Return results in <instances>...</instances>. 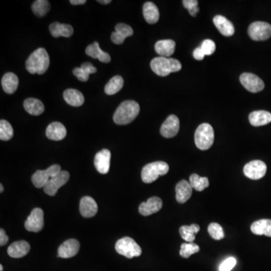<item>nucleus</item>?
Instances as JSON below:
<instances>
[{
  "instance_id": "obj_1",
  "label": "nucleus",
  "mask_w": 271,
  "mask_h": 271,
  "mask_svg": "<svg viewBox=\"0 0 271 271\" xmlns=\"http://www.w3.org/2000/svg\"><path fill=\"white\" fill-rule=\"evenodd\" d=\"M50 65V58L47 50L39 47L30 55L26 62V68L31 74L42 75Z\"/></svg>"
},
{
  "instance_id": "obj_2",
  "label": "nucleus",
  "mask_w": 271,
  "mask_h": 271,
  "mask_svg": "<svg viewBox=\"0 0 271 271\" xmlns=\"http://www.w3.org/2000/svg\"><path fill=\"white\" fill-rule=\"evenodd\" d=\"M139 110V105L136 101H124L116 110L113 116V120L116 125H128L137 117Z\"/></svg>"
},
{
  "instance_id": "obj_3",
  "label": "nucleus",
  "mask_w": 271,
  "mask_h": 271,
  "mask_svg": "<svg viewBox=\"0 0 271 271\" xmlns=\"http://www.w3.org/2000/svg\"><path fill=\"white\" fill-rule=\"evenodd\" d=\"M151 69L159 76H168L172 73L180 71L182 64L178 60L174 58L159 57L151 61Z\"/></svg>"
},
{
  "instance_id": "obj_4",
  "label": "nucleus",
  "mask_w": 271,
  "mask_h": 271,
  "mask_svg": "<svg viewBox=\"0 0 271 271\" xmlns=\"http://www.w3.org/2000/svg\"><path fill=\"white\" fill-rule=\"evenodd\" d=\"M169 171V165L164 161H156L145 165L141 173L142 180L145 183H151L160 176L166 175Z\"/></svg>"
},
{
  "instance_id": "obj_5",
  "label": "nucleus",
  "mask_w": 271,
  "mask_h": 271,
  "mask_svg": "<svg viewBox=\"0 0 271 271\" xmlns=\"http://www.w3.org/2000/svg\"><path fill=\"white\" fill-rule=\"evenodd\" d=\"M194 141L196 146L199 149L204 151L211 148L214 142V131L212 127L207 123L201 124L196 130Z\"/></svg>"
},
{
  "instance_id": "obj_6",
  "label": "nucleus",
  "mask_w": 271,
  "mask_h": 271,
  "mask_svg": "<svg viewBox=\"0 0 271 271\" xmlns=\"http://www.w3.org/2000/svg\"><path fill=\"white\" fill-rule=\"evenodd\" d=\"M116 250L118 253L128 258L138 257L142 254V249L131 237H123L118 240L116 244Z\"/></svg>"
},
{
  "instance_id": "obj_7",
  "label": "nucleus",
  "mask_w": 271,
  "mask_h": 271,
  "mask_svg": "<svg viewBox=\"0 0 271 271\" xmlns=\"http://www.w3.org/2000/svg\"><path fill=\"white\" fill-rule=\"evenodd\" d=\"M249 37L254 41H264L271 37V25L267 22L256 21L248 29Z\"/></svg>"
},
{
  "instance_id": "obj_8",
  "label": "nucleus",
  "mask_w": 271,
  "mask_h": 271,
  "mask_svg": "<svg viewBox=\"0 0 271 271\" xmlns=\"http://www.w3.org/2000/svg\"><path fill=\"white\" fill-rule=\"evenodd\" d=\"M61 171V166L58 165H52L45 171H37L32 177V182L36 188H44L46 183Z\"/></svg>"
},
{
  "instance_id": "obj_9",
  "label": "nucleus",
  "mask_w": 271,
  "mask_h": 271,
  "mask_svg": "<svg viewBox=\"0 0 271 271\" xmlns=\"http://www.w3.org/2000/svg\"><path fill=\"white\" fill-rule=\"evenodd\" d=\"M267 172V165L264 162L259 160H252L243 168L245 176L249 179L258 180L263 178Z\"/></svg>"
},
{
  "instance_id": "obj_10",
  "label": "nucleus",
  "mask_w": 271,
  "mask_h": 271,
  "mask_svg": "<svg viewBox=\"0 0 271 271\" xmlns=\"http://www.w3.org/2000/svg\"><path fill=\"white\" fill-rule=\"evenodd\" d=\"M70 174L67 171H61L58 175L52 177L44 186V191L47 195L55 196L61 187L64 186L69 180Z\"/></svg>"
},
{
  "instance_id": "obj_11",
  "label": "nucleus",
  "mask_w": 271,
  "mask_h": 271,
  "mask_svg": "<svg viewBox=\"0 0 271 271\" xmlns=\"http://www.w3.org/2000/svg\"><path fill=\"white\" fill-rule=\"evenodd\" d=\"M240 80L242 85L251 93H258L264 90V82L252 73H243L240 76Z\"/></svg>"
},
{
  "instance_id": "obj_12",
  "label": "nucleus",
  "mask_w": 271,
  "mask_h": 271,
  "mask_svg": "<svg viewBox=\"0 0 271 271\" xmlns=\"http://www.w3.org/2000/svg\"><path fill=\"white\" fill-rule=\"evenodd\" d=\"M44 227V212L40 208L33 209L25 222V228L30 232H39Z\"/></svg>"
},
{
  "instance_id": "obj_13",
  "label": "nucleus",
  "mask_w": 271,
  "mask_h": 271,
  "mask_svg": "<svg viewBox=\"0 0 271 271\" xmlns=\"http://www.w3.org/2000/svg\"><path fill=\"white\" fill-rule=\"evenodd\" d=\"M180 131V120L177 116L171 115L166 119L161 128L160 134L165 138H172L177 135Z\"/></svg>"
},
{
  "instance_id": "obj_14",
  "label": "nucleus",
  "mask_w": 271,
  "mask_h": 271,
  "mask_svg": "<svg viewBox=\"0 0 271 271\" xmlns=\"http://www.w3.org/2000/svg\"><path fill=\"white\" fill-rule=\"evenodd\" d=\"M110 160L111 152L110 150L102 149L96 153L94 157V165L99 174H108L110 168Z\"/></svg>"
},
{
  "instance_id": "obj_15",
  "label": "nucleus",
  "mask_w": 271,
  "mask_h": 271,
  "mask_svg": "<svg viewBox=\"0 0 271 271\" xmlns=\"http://www.w3.org/2000/svg\"><path fill=\"white\" fill-rule=\"evenodd\" d=\"M163 203L161 199L157 197H150L146 202L139 205V212L144 216L152 215L161 209Z\"/></svg>"
},
{
  "instance_id": "obj_16",
  "label": "nucleus",
  "mask_w": 271,
  "mask_h": 271,
  "mask_svg": "<svg viewBox=\"0 0 271 271\" xmlns=\"http://www.w3.org/2000/svg\"><path fill=\"white\" fill-rule=\"evenodd\" d=\"M80 248V244L78 240L70 239L64 242L58 249V256L62 258H73L77 255Z\"/></svg>"
},
{
  "instance_id": "obj_17",
  "label": "nucleus",
  "mask_w": 271,
  "mask_h": 271,
  "mask_svg": "<svg viewBox=\"0 0 271 271\" xmlns=\"http://www.w3.org/2000/svg\"><path fill=\"white\" fill-rule=\"evenodd\" d=\"M30 246L27 241L15 242L12 243L8 249V254L9 256L14 258H23L30 252Z\"/></svg>"
},
{
  "instance_id": "obj_18",
  "label": "nucleus",
  "mask_w": 271,
  "mask_h": 271,
  "mask_svg": "<svg viewBox=\"0 0 271 271\" xmlns=\"http://www.w3.org/2000/svg\"><path fill=\"white\" fill-rule=\"evenodd\" d=\"M80 213L85 218H91L96 215L98 211V206L96 201L92 197H84L80 201Z\"/></svg>"
},
{
  "instance_id": "obj_19",
  "label": "nucleus",
  "mask_w": 271,
  "mask_h": 271,
  "mask_svg": "<svg viewBox=\"0 0 271 271\" xmlns=\"http://www.w3.org/2000/svg\"><path fill=\"white\" fill-rule=\"evenodd\" d=\"M46 136L51 140H62L67 136V129L61 122H53L47 126Z\"/></svg>"
},
{
  "instance_id": "obj_20",
  "label": "nucleus",
  "mask_w": 271,
  "mask_h": 271,
  "mask_svg": "<svg viewBox=\"0 0 271 271\" xmlns=\"http://www.w3.org/2000/svg\"><path fill=\"white\" fill-rule=\"evenodd\" d=\"M192 187L186 180H182L176 186V198L180 203L189 200L192 194Z\"/></svg>"
},
{
  "instance_id": "obj_21",
  "label": "nucleus",
  "mask_w": 271,
  "mask_h": 271,
  "mask_svg": "<svg viewBox=\"0 0 271 271\" xmlns=\"http://www.w3.org/2000/svg\"><path fill=\"white\" fill-rule=\"evenodd\" d=\"M213 23L219 31L225 36H231L234 33L232 23L223 15H216L213 18Z\"/></svg>"
},
{
  "instance_id": "obj_22",
  "label": "nucleus",
  "mask_w": 271,
  "mask_h": 271,
  "mask_svg": "<svg viewBox=\"0 0 271 271\" xmlns=\"http://www.w3.org/2000/svg\"><path fill=\"white\" fill-rule=\"evenodd\" d=\"M249 122L254 127L264 126L271 122V114L264 110L254 111L249 114Z\"/></svg>"
},
{
  "instance_id": "obj_23",
  "label": "nucleus",
  "mask_w": 271,
  "mask_h": 271,
  "mask_svg": "<svg viewBox=\"0 0 271 271\" xmlns=\"http://www.w3.org/2000/svg\"><path fill=\"white\" fill-rule=\"evenodd\" d=\"M50 34L55 38L70 37L73 34V28L70 24H61L59 22H55L50 24L49 27Z\"/></svg>"
},
{
  "instance_id": "obj_24",
  "label": "nucleus",
  "mask_w": 271,
  "mask_h": 271,
  "mask_svg": "<svg viewBox=\"0 0 271 271\" xmlns=\"http://www.w3.org/2000/svg\"><path fill=\"white\" fill-rule=\"evenodd\" d=\"M87 55L93 59H98L101 62L110 63L111 61V57L106 52L101 50L99 43L97 42H93L92 45H88L85 50Z\"/></svg>"
},
{
  "instance_id": "obj_25",
  "label": "nucleus",
  "mask_w": 271,
  "mask_h": 271,
  "mask_svg": "<svg viewBox=\"0 0 271 271\" xmlns=\"http://www.w3.org/2000/svg\"><path fill=\"white\" fill-rule=\"evenodd\" d=\"M176 42L171 39H165L156 42L154 49L160 57L168 58L172 56L175 51Z\"/></svg>"
},
{
  "instance_id": "obj_26",
  "label": "nucleus",
  "mask_w": 271,
  "mask_h": 271,
  "mask_svg": "<svg viewBox=\"0 0 271 271\" xmlns=\"http://www.w3.org/2000/svg\"><path fill=\"white\" fill-rule=\"evenodd\" d=\"M143 16L148 24H154L158 21L160 18L158 9L156 5L151 2H147L143 6Z\"/></svg>"
},
{
  "instance_id": "obj_27",
  "label": "nucleus",
  "mask_w": 271,
  "mask_h": 271,
  "mask_svg": "<svg viewBox=\"0 0 271 271\" xmlns=\"http://www.w3.org/2000/svg\"><path fill=\"white\" fill-rule=\"evenodd\" d=\"M18 83H19V80H18V76L13 73H6L2 79V86H3V90L9 94H12L16 91Z\"/></svg>"
},
{
  "instance_id": "obj_28",
  "label": "nucleus",
  "mask_w": 271,
  "mask_h": 271,
  "mask_svg": "<svg viewBox=\"0 0 271 271\" xmlns=\"http://www.w3.org/2000/svg\"><path fill=\"white\" fill-rule=\"evenodd\" d=\"M66 102L72 106H81L85 102L83 94L76 89H67L64 92Z\"/></svg>"
},
{
  "instance_id": "obj_29",
  "label": "nucleus",
  "mask_w": 271,
  "mask_h": 271,
  "mask_svg": "<svg viewBox=\"0 0 271 271\" xmlns=\"http://www.w3.org/2000/svg\"><path fill=\"white\" fill-rule=\"evenodd\" d=\"M26 111L32 116H39L45 111V106L42 101L35 98H28L24 102Z\"/></svg>"
},
{
  "instance_id": "obj_30",
  "label": "nucleus",
  "mask_w": 271,
  "mask_h": 271,
  "mask_svg": "<svg viewBox=\"0 0 271 271\" xmlns=\"http://www.w3.org/2000/svg\"><path fill=\"white\" fill-rule=\"evenodd\" d=\"M251 231L256 235H265L271 237V220H261L251 226Z\"/></svg>"
},
{
  "instance_id": "obj_31",
  "label": "nucleus",
  "mask_w": 271,
  "mask_h": 271,
  "mask_svg": "<svg viewBox=\"0 0 271 271\" xmlns=\"http://www.w3.org/2000/svg\"><path fill=\"white\" fill-rule=\"evenodd\" d=\"M200 231V226L197 224L191 225V226H182L180 229L181 237L185 241L193 243L195 240V235Z\"/></svg>"
},
{
  "instance_id": "obj_32",
  "label": "nucleus",
  "mask_w": 271,
  "mask_h": 271,
  "mask_svg": "<svg viewBox=\"0 0 271 271\" xmlns=\"http://www.w3.org/2000/svg\"><path fill=\"white\" fill-rule=\"evenodd\" d=\"M124 86V79L122 76H116L110 79V82L105 85V93L108 95H114L120 91Z\"/></svg>"
},
{
  "instance_id": "obj_33",
  "label": "nucleus",
  "mask_w": 271,
  "mask_h": 271,
  "mask_svg": "<svg viewBox=\"0 0 271 271\" xmlns=\"http://www.w3.org/2000/svg\"><path fill=\"white\" fill-rule=\"evenodd\" d=\"M190 185L196 191H203L209 187V182L207 177H200L197 174H192L189 179Z\"/></svg>"
},
{
  "instance_id": "obj_34",
  "label": "nucleus",
  "mask_w": 271,
  "mask_h": 271,
  "mask_svg": "<svg viewBox=\"0 0 271 271\" xmlns=\"http://www.w3.org/2000/svg\"><path fill=\"white\" fill-rule=\"evenodd\" d=\"M50 9V3L47 0H36L32 6L33 13L38 17L45 16Z\"/></svg>"
},
{
  "instance_id": "obj_35",
  "label": "nucleus",
  "mask_w": 271,
  "mask_h": 271,
  "mask_svg": "<svg viewBox=\"0 0 271 271\" xmlns=\"http://www.w3.org/2000/svg\"><path fill=\"white\" fill-rule=\"evenodd\" d=\"M14 130L12 125L6 120L0 121V139L9 141L13 137Z\"/></svg>"
},
{
  "instance_id": "obj_36",
  "label": "nucleus",
  "mask_w": 271,
  "mask_h": 271,
  "mask_svg": "<svg viewBox=\"0 0 271 271\" xmlns=\"http://www.w3.org/2000/svg\"><path fill=\"white\" fill-rule=\"evenodd\" d=\"M200 247L194 243H183L181 246L180 255L182 258H188L193 254L197 253Z\"/></svg>"
},
{
  "instance_id": "obj_37",
  "label": "nucleus",
  "mask_w": 271,
  "mask_h": 271,
  "mask_svg": "<svg viewBox=\"0 0 271 271\" xmlns=\"http://www.w3.org/2000/svg\"><path fill=\"white\" fill-rule=\"evenodd\" d=\"M208 232H209V235L215 240H222L225 237L223 227L218 223H211L208 227Z\"/></svg>"
},
{
  "instance_id": "obj_38",
  "label": "nucleus",
  "mask_w": 271,
  "mask_h": 271,
  "mask_svg": "<svg viewBox=\"0 0 271 271\" xmlns=\"http://www.w3.org/2000/svg\"><path fill=\"white\" fill-rule=\"evenodd\" d=\"M184 7L186 8L191 16L195 17L200 9L198 8V1L197 0H184L182 1Z\"/></svg>"
},
{
  "instance_id": "obj_39",
  "label": "nucleus",
  "mask_w": 271,
  "mask_h": 271,
  "mask_svg": "<svg viewBox=\"0 0 271 271\" xmlns=\"http://www.w3.org/2000/svg\"><path fill=\"white\" fill-rule=\"evenodd\" d=\"M116 32L123 36L125 39L127 37L133 36L134 34V30L128 24H119L116 26Z\"/></svg>"
},
{
  "instance_id": "obj_40",
  "label": "nucleus",
  "mask_w": 271,
  "mask_h": 271,
  "mask_svg": "<svg viewBox=\"0 0 271 271\" xmlns=\"http://www.w3.org/2000/svg\"><path fill=\"white\" fill-rule=\"evenodd\" d=\"M200 47L204 52L205 55H212L216 48L215 42L211 39H206V40L203 41Z\"/></svg>"
},
{
  "instance_id": "obj_41",
  "label": "nucleus",
  "mask_w": 271,
  "mask_h": 271,
  "mask_svg": "<svg viewBox=\"0 0 271 271\" xmlns=\"http://www.w3.org/2000/svg\"><path fill=\"white\" fill-rule=\"evenodd\" d=\"M236 264H237V261L235 258L233 257L227 258L226 261H223V264L220 265V271H231L234 268Z\"/></svg>"
},
{
  "instance_id": "obj_42",
  "label": "nucleus",
  "mask_w": 271,
  "mask_h": 271,
  "mask_svg": "<svg viewBox=\"0 0 271 271\" xmlns=\"http://www.w3.org/2000/svg\"><path fill=\"white\" fill-rule=\"evenodd\" d=\"M73 74L76 76L78 79L81 82H87L89 79L90 75L88 73L82 70V68L76 67L73 70Z\"/></svg>"
},
{
  "instance_id": "obj_43",
  "label": "nucleus",
  "mask_w": 271,
  "mask_h": 271,
  "mask_svg": "<svg viewBox=\"0 0 271 271\" xmlns=\"http://www.w3.org/2000/svg\"><path fill=\"white\" fill-rule=\"evenodd\" d=\"M81 68H82V70H85V71L86 72V73H88L89 75L93 74V73H96V71H97L96 67H93V64L89 62L84 63V64H82V66H81Z\"/></svg>"
},
{
  "instance_id": "obj_44",
  "label": "nucleus",
  "mask_w": 271,
  "mask_h": 271,
  "mask_svg": "<svg viewBox=\"0 0 271 271\" xmlns=\"http://www.w3.org/2000/svg\"><path fill=\"white\" fill-rule=\"evenodd\" d=\"M112 42L113 43L116 44V45H121V44L125 42V39L123 36H121L119 33H118L117 32H114V33H112L111 36Z\"/></svg>"
},
{
  "instance_id": "obj_45",
  "label": "nucleus",
  "mask_w": 271,
  "mask_h": 271,
  "mask_svg": "<svg viewBox=\"0 0 271 271\" xmlns=\"http://www.w3.org/2000/svg\"><path fill=\"white\" fill-rule=\"evenodd\" d=\"M193 56H194V59L197 61H202L204 58L205 55L204 52L202 50L201 47H197L194 49V52H193Z\"/></svg>"
},
{
  "instance_id": "obj_46",
  "label": "nucleus",
  "mask_w": 271,
  "mask_h": 271,
  "mask_svg": "<svg viewBox=\"0 0 271 271\" xmlns=\"http://www.w3.org/2000/svg\"><path fill=\"white\" fill-rule=\"evenodd\" d=\"M9 237L6 235V231L2 228L0 230V246H5L9 241Z\"/></svg>"
},
{
  "instance_id": "obj_47",
  "label": "nucleus",
  "mask_w": 271,
  "mask_h": 271,
  "mask_svg": "<svg viewBox=\"0 0 271 271\" xmlns=\"http://www.w3.org/2000/svg\"><path fill=\"white\" fill-rule=\"evenodd\" d=\"M70 3L74 6H79V5H83L86 3V0H70Z\"/></svg>"
},
{
  "instance_id": "obj_48",
  "label": "nucleus",
  "mask_w": 271,
  "mask_h": 271,
  "mask_svg": "<svg viewBox=\"0 0 271 271\" xmlns=\"http://www.w3.org/2000/svg\"><path fill=\"white\" fill-rule=\"evenodd\" d=\"M98 3H101V4H109V3H111V0H99V1H97Z\"/></svg>"
},
{
  "instance_id": "obj_49",
  "label": "nucleus",
  "mask_w": 271,
  "mask_h": 271,
  "mask_svg": "<svg viewBox=\"0 0 271 271\" xmlns=\"http://www.w3.org/2000/svg\"><path fill=\"white\" fill-rule=\"evenodd\" d=\"M3 190H4V188H3V185L1 184V185H0V192H3Z\"/></svg>"
},
{
  "instance_id": "obj_50",
  "label": "nucleus",
  "mask_w": 271,
  "mask_h": 271,
  "mask_svg": "<svg viewBox=\"0 0 271 271\" xmlns=\"http://www.w3.org/2000/svg\"><path fill=\"white\" fill-rule=\"evenodd\" d=\"M3 265H0V271H3Z\"/></svg>"
}]
</instances>
